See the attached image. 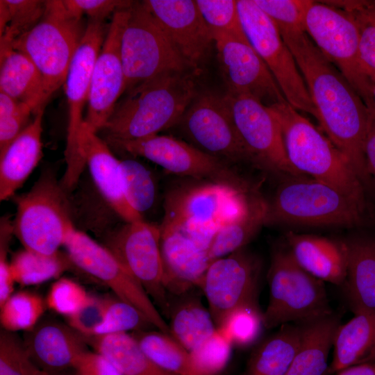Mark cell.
<instances>
[{"mask_svg": "<svg viewBox=\"0 0 375 375\" xmlns=\"http://www.w3.org/2000/svg\"><path fill=\"white\" fill-rule=\"evenodd\" d=\"M279 32L303 76L321 128L365 185L369 184L364 152L369 108L304 30Z\"/></svg>", "mask_w": 375, "mask_h": 375, "instance_id": "cell-1", "label": "cell"}, {"mask_svg": "<svg viewBox=\"0 0 375 375\" xmlns=\"http://www.w3.org/2000/svg\"><path fill=\"white\" fill-rule=\"evenodd\" d=\"M198 72H167L125 92L102 130L106 138L138 140L178 124L199 95Z\"/></svg>", "mask_w": 375, "mask_h": 375, "instance_id": "cell-2", "label": "cell"}, {"mask_svg": "<svg viewBox=\"0 0 375 375\" xmlns=\"http://www.w3.org/2000/svg\"><path fill=\"white\" fill-rule=\"evenodd\" d=\"M268 108L280 124L292 167L299 174L326 183L367 208L365 184L331 141L288 101Z\"/></svg>", "mask_w": 375, "mask_h": 375, "instance_id": "cell-3", "label": "cell"}, {"mask_svg": "<svg viewBox=\"0 0 375 375\" xmlns=\"http://www.w3.org/2000/svg\"><path fill=\"white\" fill-rule=\"evenodd\" d=\"M367 208L335 188L304 176H285L267 200L265 226H361Z\"/></svg>", "mask_w": 375, "mask_h": 375, "instance_id": "cell-4", "label": "cell"}, {"mask_svg": "<svg viewBox=\"0 0 375 375\" xmlns=\"http://www.w3.org/2000/svg\"><path fill=\"white\" fill-rule=\"evenodd\" d=\"M267 279L269 295L262 314L265 328L303 324L333 313L323 281L304 270L287 245L272 250Z\"/></svg>", "mask_w": 375, "mask_h": 375, "instance_id": "cell-5", "label": "cell"}, {"mask_svg": "<svg viewBox=\"0 0 375 375\" xmlns=\"http://www.w3.org/2000/svg\"><path fill=\"white\" fill-rule=\"evenodd\" d=\"M84 32L81 18L71 14L62 1H46L40 21L12 42V48L26 55L42 76V106L65 83Z\"/></svg>", "mask_w": 375, "mask_h": 375, "instance_id": "cell-6", "label": "cell"}, {"mask_svg": "<svg viewBox=\"0 0 375 375\" xmlns=\"http://www.w3.org/2000/svg\"><path fill=\"white\" fill-rule=\"evenodd\" d=\"M13 234L24 249L53 255L76 229L67 192L52 172H44L26 193L17 197Z\"/></svg>", "mask_w": 375, "mask_h": 375, "instance_id": "cell-7", "label": "cell"}, {"mask_svg": "<svg viewBox=\"0 0 375 375\" xmlns=\"http://www.w3.org/2000/svg\"><path fill=\"white\" fill-rule=\"evenodd\" d=\"M124 93L171 72L194 70L142 1L133 3L121 40Z\"/></svg>", "mask_w": 375, "mask_h": 375, "instance_id": "cell-8", "label": "cell"}, {"mask_svg": "<svg viewBox=\"0 0 375 375\" xmlns=\"http://www.w3.org/2000/svg\"><path fill=\"white\" fill-rule=\"evenodd\" d=\"M254 192L210 181L176 186L165 197L158 226L161 231L180 232L201 226L220 228L247 210Z\"/></svg>", "mask_w": 375, "mask_h": 375, "instance_id": "cell-9", "label": "cell"}, {"mask_svg": "<svg viewBox=\"0 0 375 375\" xmlns=\"http://www.w3.org/2000/svg\"><path fill=\"white\" fill-rule=\"evenodd\" d=\"M304 30L321 52L345 77L368 108H374L372 81L360 58L356 25L346 11L327 1H312Z\"/></svg>", "mask_w": 375, "mask_h": 375, "instance_id": "cell-10", "label": "cell"}, {"mask_svg": "<svg viewBox=\"0 0 375 375\" xmlns=\"http://www.w3.org/2000/svg\"><path fill=\"white\" fill-rule=\"evenodd\" d=\"M237 3L247 39L270 70L286 101L297 111L316 118L303 76L274 22L253 0H238Z\"/></svg>", "mask_w": 375, "mask_h": 375, "instance_id": "cell-11", "label": "cell"}, {"mask_svg": "<svg viewBox=\"0 0 375 375\" xmlns=\"http://www.w3.org/2000/svg\"><path fill=\"white\" fill-rule=\"evenodd\" d=\"M104 21L89 19L69 65L65 83L68 128L65 151L66 170L60 183L67 192L77 184L85 162L80 149L83 111L88 103L93 68L108 31Z\"/></svg>", "mask_w": 375, "mask_h": 375, "instance_id": "cell-12", "label": "cell"}, {"mask_svg": "<svg viewBox=\"0 0 375 375\" xmlns=\"http://www.w3.org/2000/svg\"><path fill=\"white\" fill-rule=\"evenodd\" d=\"M106 143L132 156L145 158L176 175L228 184L244 190L253 189L228 162L171 135L158 134L132 140L106 138Z\"/></svg>", "mask_w": 375, "mask_h": 375, "instance_id": "cell-13", "label": "cell"}, {"mask_svg": "<svg viewBox=\"0 0 375 375\" xmlns=\"http://www.w3.org/2000/svg\"><path fill=\"white\" fill-rule=\"evenodd\" d=\"M64 247L73 265L106 285L117 298L138 308L153 326L170 335L169 324L143 286L106 246L75 229Z\"/></svg>", "mask_w": 375, "mask_h": 375, "instance_id": "cell-14", "label": "cell"}, {"mask_svg": "<svg viewBox=\"0 0 375 375\" xmlns=\"http://www.w3.org/2000/svg\"><path fill=\"white\" fill-rule=\"evenodd\" d=\"M240 138L251 164L281 176H304L290 165L280 124L271 110L247 94L224 95Z\"/></svg>", "mask_w": 375, "mask_h": 375, "instance_id": "cell-15", "label": "cell"}, {"mask_svg": "<svg viewBox=\"0 0 375 375\" xmlns=\"http://www.w3.org/2000/svg\"><path fill=\"white\" fill-rule=\"evenodd\" d=\"M190 144L228 163L248 162L224 96L199 94L178 124Z\"/></svg>", "mask_w": 375, "mask_h": 375, "instance_id": "cell-16", "label": "cell"}, {"mask_svg": "<svg viewBox=\"0 0 375 375\" xmlns=\"http://www.w3.org/2000/svg\"><path fill=\"white\" fill-rule=\"evenodd\" d=\"M106 247L168 316L169 300L163 281L159 226L144 220L125 222L109 234Z\"/></svg>", "mask_w": 375, "mask_h": 375, "instance_id": "cell-17", "label": "cell"}, {"mask_svg": "<svg viewBox=\"0 0 375 375\" xmlns=\"http://www.w3.org/2000/svg\"><path fill=\"white\" fill-rule=\"evenodd\" d=\"M261 267L260 260L246 247L210 262L199 288L217 328L233 309L258 303Z\"/></svg>", "mask_w": 375, "mask_h": 375, "instance_id": "cell-18", "label": "cell"}, {"mask_svg": "<svg viewBox=\"0 0 375 375\" xmlns=\"http://www.w3.org/2000/svg\"><path fill=\"white\" fill-rule=\"evenodd\" d=\"M130 8L118 10L112 15L93 68L84 122L95 133L103 130L124 93L121 40L129 17Z\"/></svg>", "mask_w": 375, "mask_h": 375, "instance_id": "cell-19", "label": "cell"}, {"mask_svg": "<svg viewBox=\"0 0 375 375\" xmlns=\"http://www.w3.org/2000/svg\"><path fill=\"white\" fill-rule=\"evenodd\" d=\"M227 92L252 96L267 107L287 101L270 70L248 40L213 35Z\"/></svg>", "mask_w": 375, "mask_h": 375, "instance_id": "cell-20", "label": "cell"}, {"mask_svg": "<svg viewBox=\"0 0 375 375\" xmlns=\"http://www.w3.org/2000/svg\"><path fill=\"white\" fill-rule=\"evenodd\" d=\"M142 3L160 22L183 58L192 69L199 71L214 39L196 1L145 0Z\"/></svg>", "mask_w": 375, "mask_h": 375, "instance_id": "cell-21", "label": "cell"}, {"mask_svg": "<svg viewBox=\"0 0 375 375\" xmlns=\"http://www.w3.org/2000/svg\"><path fill=\"white\" fill-rule=\"evenodd\" d=\"M79 143L85 165L108 206L125 222L144 220L126 199L120 160L85 122L81 127Z\"/></svg>", "mask_w": 375, "mask_h": 375, "instance_id": "cell-22", "label": "cell"}, {"mask_svg": "<svg viewBox=\"0 0 375 375\" xmlns=\"http://www.w3.org/2000/svg\"><path fill=\"white\" fill-rule=\"evenodd\" d=\"M23 342L33 363L51 374L74 368L81 355L88 350L85 336L68 324L54 319H41L25 331Z\"/></svg>", "mask_w": 375, "mask_h": 375, "instance_id": "cell-23", "label": "cell"}, {"mask_svg": "<svg viewBox=\"0 0 375 375\" xmlns=\"http://www.w3.org/2000/svg\"><path fill=\"white\" fill-rule=\"evenodd\" d=\"M160 252L167 292L179 296L199 288L211 262L207 251L178 231H160Z\"/></svg>", "mask_w": 375, "mask_h": 375, "instance_id": "cell-24", "label": "cell"}, {"mask_svg": "<svg viewBox=\"0 0 375 375\" xmlns=\"http://www.w3.org/2000/svg\"><path fill=\"white\" fill-rule=\"evenodd\" d=\"M285 242L296 262L314 277L343 285L347 270L345 241L290 231Z\"/></svg>", "mask_w": 375, "mask_h": 375, "instance_id": "cell-25", "label": "cell"}, {"mask_svg": "<svg viewBox=\"0 0 375 375\" xmlns=\"http://www.w3.org/2000/svg\"><path fill=\"white\" fill-rule=\"evenodd\" d=\"M40 108L34 118L6 148L0 152V200L13 196L22 186L42 156V117Z\"/></svg>", "mask_w": 375, "mask_h": 375, "instance_id": "cell-26", "label": "cell"}, {"mask_svg": "<svg viewBox=\"0 0 375 375\" xmlns=\"http://www.w3.org/2000/svg\"><path fill=\"white\" fill-rule=\"evenodd\" d=\"M347 270L344 285L354 314L375 312V240L354 238L344 240Z\"/></svg>", "mask_w": 375, "mask_h": 375, "instance_id": "cell-27", "label": "cell"}, {"mask_svg": "<svg viewBox=\"0 0 375 375\" xmlns=\"http://www.w3.org/2000/svg\"><path fill=\"white\" fill-rule=\"evenodd\" d=\"M302 335L299 347L285 375H328V359L334 335L340 325L333 312L300 324Z\"/></svg>", "mask_w": 375, "mask_h": 375, "instance_id": "cell-28", "label": "cell"}, {"mask_svg": "<svg viewBox=\"0 0 375 375\" xmlns=\"http://www.w3.org/2000/svg\"><path fill=\"white\" fill-rule=\"evenodd\" d=\"M337 328L333 339V356L328 374L355 365L371 362L375 350V312L354 314Z\"/></svg>", "mask_w": 375, "mask_h": 375, "instance_id": "cell-29", "label": "cell"}, {"mask_svg": "<svg viewBox=\"0 0 375 375\" xmlns=\"http://www.w3.org/2000/svg\"><path fill=\"white\" fill-rule=\"evenodd\" d=\"M300 324H286L259 342L249 357L245 375H285L299 347Z\"/></svg>", "mask_w": 375, "mask_h": 375, "instance_id": "cell-30", "label": "cell"}, {"mask_svg": "<svg viewBox=\"0 0 375 375\" xmlns=\"http://www.w3.org/2000/svg\"><path fill=\"white\" fill-rule=\"evenodd\" d=\"M192 290L176 296L178 299L169 306V312L171 336L190 352L217 328L210 310Z\"/></svg>", "mask_w": 375, "mask_h": 375, "instance_id": "cell-31", "label": "cell"}, {"mask_svg": "<svg viewBox=\"0 0 375 375\" xmlns=\"http://www.w3.org/2000/svg\"><path fill=\"white\" fill-rule=\"evenodd\" d=\"M0 92L32 106L35 113L42 106V78L31 60L11 49L0 56Z\"/></svg>", "mask_w": 375, "mask_h": 375, "instance_id": "cell-32", "label": "cell"}, {"mask_svg": "<svg viewBox=\"0 0 375 375\" xmlns=\"http://www.w3.org/2000/svg\"><path fill=\"white\" fill-rule=\"evenodd\" d=\"M267 200L255 191L247 210L238 218L220 227L207 254L212 262L246 247L265 226Z\"/></svg>", "mask_w": 375, "mask_h": 375, "instance_id": "cell-33", "label": "cell"}, {"mask_svg": "<svg viewBox=\"0 0 375 375\" xmlns=\"http://www.w3.org/2000/svg\"><path fill=\"white\" fill-rule=\"evenodd\" d=\"M85 338L95 351L107 358L122 375H176L154 364L127 333Z\"/></svg>", "mask_w": 375, "mask_h": 375, "instance_id": "cell-34", "label": "cell"}, {"mask_svg": "<svg viewBox=\"0 0 375 375\" xmlns=\"http://www.w3.org/2000/svg\"><path fill=\"white\" fill-rule=\"evenodd\" d=\"M132 335L147 357L162 369L176 375H197L188 351L160 331H136Z\"/></svg>", "mask_w": 375, "mask_h": 375, "instance_id": "cell-35", "label": "cell"}, {"mask_svg": "<svg viewBox=\"0 0 375 375\" xmlns=\"http://www.w3.org/2000/svg\"><path fill=\"white\" fill-rule=\"evenodd\" d=\"M10 264L16 283L22 285L43 283L73 265L67 253L46 255L26 249L17 252Z\"/></svg>", "mask_w": 375, "mask_h": 375, "instance_id": "cell-36", "label": "cell"}, {"mask_svg": "<svg viewBox=\"0 0 375 375\" xmlns=\"http://www.w3.org/2000/svg\"><path fill=\"white\" fill-rule=\"evenodd\" d=\"M349 13L358 33L362 66L372 78L375 76V0L327 1Z\"/></svg>", "mask_w": 375, "mask_h": 375, "instance_id": "cell-37", "label": "cell"}, {"mask_svg": "<svg viewBox=\"0 0 375 375\" xmlns=\"http://www.w3.org/2000/svg\"><path fill=\"white\" fill-rule=\"evenodd\" d=\"M46 306L45 301L35 293H14L0 306L1 324L10 332L29 331L41 320Z\"/></svg>", "mask_w": 375, "mask_h": 375, "instance_id": "cell-38", "label": "cell"}, {"mask_svg": "<svg viewBox=\"0 0 375 375\" xmlns=\"http://www.w3.org/2000/svg\"><path fill=\"white\" fill-rule=\"evenodd\" d=\"M3 2L8 24L0 35V56L13 49L12 42L40 21L46 8V1L41 0H3Z\"/></svg>", "mask_w": 375, "mask_h": 375, "instance_id": "cell-39", "label": "cell"}, {"mask_svg": "<svg viewBox=\"0 0 375 375\" xmlns=\"http://www.w3.org/2000/svg\"><path fill=\"white\" fill-rule=\"evenodd\" d=\"M124 191L130 206L141 216L153 206L156 188L151 172L133 159L121 160Z\"/></svg>", "mask_w": 375, "mask_h": 375, "instance_id": "cell-40", "label": "cell"}, {"mask_svg": "<svg viewBox=\"0 0 375 375\" xmlns=\"http://www.w3.org/2000/svg\"><path fill=\"white\" fill-rule=\"evenodd\" d=\"M263 312L257 303L240 306L228 313L219 328L233 345L244 347L254 343L260 335Z\"/></svg>", "mask_w": 375, "mask_h": 375, "instance_id": "cell-41", "label": "cell"}, {"mask_svg": "<svg viewBox=\"0 0 375 375\" xmlns=\"http://www.w3.org/2000/svg\"><path fill=\"white\" fill-rule=\"evenodd\" d=\"M199 10L213 35L224 34L248 40L243 31L235 0H195Z\"/></svg>", "mask_w": 375, "mask_h": 375, "instance_id": "cell-42", "label": "cell"}, {"mask_svg": "<svg viewBox=\"0 0 375 375\" xmlns=\"http://www.w3.org/2000/svg\"><path fill=\"white\" fill-rule=\"evenodd\" d=\"M233 344L219 329L190 352L197 375H217L226 367Z\"/></svg>", "mask_w": 375, "mask_h": 375, "instance_id": "cell-43", "label": "cell"}, {"mask_svg": "<svg viewBox=\"0 0 375 375\" xmlns=\"http://www.w3.org/2000/svg\"><path fill=\"white\" fill-rule=\"evenodd\" d=\"M147 326L152 324L135 306L117 297L108 299L104 319L92 336L140 331Z\"/></svg>", "mask_w": 375, "mask_h": 375, "instance_id": "cell-44", "label": "cell"}, {"mask_svg": "<svg viewBox=\"0 0 375 375\" xmlns=\"http://www.w3.org/2000/svg\"><path fill=\"white\" fill-rule=\"evenodd\" d=\"M40 369L29 357L23 340L6 330L0 333V375H38Z\"/></svg>", "mask_w": 375, "mask_h": 375, "instance_id": "cell-45", "label": "cell"}, {"mask_svg": "<svg viewBox=\"0 0 375 375\" xmlns=\"http://www.w3.org/2000/svg\"><path fill=\"white\" fill-rule=\"evenodd\" d=\"M34 108L0 92V152L28 125Z\"/></svg>", "mask_w": 375, "mask_h": 375, "instance_id": "cell-46", "label": "cell"}, {"mask_svg": "<svg viewBox=\"0 0 375 375\" xmlns=\"http://www.w3.org/2000/svg\"><path fill=\"white\" fill-rule=\"evenodd\" d=\"M253 1L270 17L278 31H281L304 30L305 14L312 1L253 0Z\"/></svg>", "mask_w": 375, "mask_h": 375, "instance_id": "cell-47", "label": "cell"}, {"mask_svg": "<svg viewBox=\"0 0 375 375\" xmlns=\"http://www.w3.org/2000/svg\"><path fill=\"white\" fill-rule=\"evenodd\" d=\"M90 295L81 285L67 278H61L51 286L45 300L47 307L68 317L77 312Z\"/></svg>", "mask_w": 375, "mask_h": 375, "instance_id": "cell-48", "label": "cell"}, {"mask_svg": "<svg viewBox=\"0 0 375 375\" xmlns=\"http://www.w3.org/2000/svg\"><path fill=\"white\" fill-rule=\"evenodd\" d=\"M108 299L91 296L85 304L72 315L66 317L67 324L85 337H91L102 323Z\"/></svg>", "mask_w": 375, "mask_h": 375, "instance_id": "cell-49", "label": "cell"}, {"mask_svg": "<svg viewBox=\"0 0 375 375\" xmlns=\"http://www.w3.org/2000/svg\"><path fill=\"white\" fill-rule=\"evenodd\" d=\"M66 9L72 15L82 17L86 14L89 19L104 21L110 14L129 8L134 1L122 0H64Z\"/></svg>", "mask_w": 375, "mask_h": 375, "instance_id": "cell-50", "label": "cell"}, {"mask_svg": "<svg viewBox=\"0 0 375 375\" xmlns=\"http://www.w3.org/2000/svg\"><path fill=\"white\" fill-rule=\"evenodd\" d=\"M12 225L7 219L1 222L0 230V306L13 294V276L10 262L7 259V249L11 235Z\"/></svg>", "mask_w": 375, "mask_h": 375, "instance_id": "cell-51", "label": "cell"}, {"mask_svg": "<svg viewBox=\"0 0 375 375\" xmlns=\"http://www.w3.org/2000/svg\"><path fill=\"white\" fill-rule=\"evenodd\" d=\"M74 369L76 375H122L104 356L88 350L81 355Z\"/></svg>", "mask_w": 375, "mask_h": 375, "instance_id": "cell-52", "label": "cell"}, {"mask_svg": "<svg viewBox=\"0 0 375 375\" xmlns=\"http://www.w3.org/2000/svg\"><path fill=\"white\" fill-rule=\"evenodd\" d=\"M364 152L369 174L375 181V108H369V117L364 144Z\"/></svg>", "mask_w": 375, "mask_h": 375, "instance_id": "cell-53", "label": "cell"}, {"mask_svg": "<svg viewBox=\"0 0 375 375\" xmlns=\"http://www.w3.org/2000/svg\"><path fill=\"white\" fill-rule=\"evenodd\" d=\"M335 375H375V362L350 366L338 372Z\"/></svg>", "mask_w": 375, "mask_h": 375, "instance_id": "cell-54", "label": "cell"}, {"mask_svg": "<svg viewBox=\"0 0 375 375\" xmlns=\"http://www.w3.org/2000/svg\"><path fill=\"white\" fill-rule=\"evenodd\" d=\"M372 101H373V106L375 108V76L372 78Z\"/></svg>", "mask_w": 375, "mask_h": 375, "instance_id": "cell-55", "label": "cell"}, {"mask_svg": "<svg viewBox=\"0 0 375 375\" xmlns=\"http://www.w3.org/2000/svg\"><path fill=\"white\" fill-rule=\"evenodd\" d=\"M38 375H62L61 374H51L40 370Z\"/></svg>", "mask_w": 375, "mask_h": 375, "instance_id": "cell-56", "label": "cell"}, {"mask_svg": "<svg viewBox=\"0 0 375 375\" xmlns=\"http://www.w3.org/2000/svg\"><path fill=\"white\" fill-rule=\"evenodd\" d=\"M371 362H375V350H374V353L372 355Z\"/></svg>", "mask_w": 375, "mask_h": 375, "instance_id": "cell-57", "label": "cell"}]
</instances>
